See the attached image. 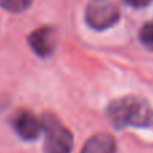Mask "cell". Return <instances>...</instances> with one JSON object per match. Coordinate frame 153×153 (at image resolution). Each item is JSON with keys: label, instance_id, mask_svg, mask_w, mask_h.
I'll list each match as a JSON object with an SVG mask.
<instances>
[{"label": "cell", "instance_id": "6da1fadb", "mask_svg": "<svg viewBox=\"0 0 153 153\" xmlns=\"http://www.w3.org/2000/svg\"><path fill=\"white\" fill-rule=\"evenodd\" d=\"M107 115L118 129L126 126L148 127L153 125V108L146 100L136 96H127L114 100L108 106Z\"/></svg>", "mask_w": 153, "mask_h": 153}, {"label": "cell", "instance_id": "7a4b0ae2", "mask_svg": "<svg viewBox=\"0 0 153 153\" xmlns=\"http://www.w3.org/2000/svg\"><path fill=\"white\" fill-rule=\"evenodd\" d=\"M42 131L45 133L43 153H71L73 148V137L54 115L42 118Z\"/></svg>", "mask_w": 153, "mask_h": 153}, {"label": "cell", "instance_id": "3957f363", "mask_svg": "<svg viewBox=\"0 0 153 153\" xmlns=\"http://www.w3.org/2000/svg\"><path fill=\"white\" fill-rule=\"evenodd\" d=\"M119 16L121 14L115 4L102 0H95L87 7L85 11L87 23L95 30H104L114 26L118 22Z\"/></svg>", "mask_w": 153, "mask_h": 153}, {"label": "cell", "instance_id": "277c9868", "mask_svg": "<svg viewBox=\"0 0 153 153\" xmlns=\"http://www.w3.org/2000/svg\"><path fill=\"white\" fill-rule=\"evenodd\" d=\"M14 129L20 138L33 141L42 133V119L29 111H22L14 119Z\"/></svg>", "mask_w": 153, "mask_h": 153}, {"label": "cell", "instance_id": "5b68a950", "mask_svg": "<svg viewBox=\"0 0 153 153\" xmlns=\"http://www.w3.org/2000/svg\"><path fill=\"white\" fill-rule=\"evenodd\" d=\"M30 46L41 57H48L54 52L56 39L54 33L50 27H41L30 35Z\"/></svg>", "mask_w": 153, "mask_h": 153}, {"label": "cell", "instance_id": "8992f818", "mask_svg": "<svg viewBox=\"0 0 153 153\" xmlns=\"http://www.w3.org/2000/svg\"><path fill=\"white\" fill-rule=\"evenodd\" d=\"M117 144L113 136L99 133L85 142L81 153H115Z\"/></svg>", "mask_w": 153, "mask_h": 153}, {"label": "cell", "instance_id": "52a82bcc", "mask_svg": "<svg viewBox=\"0 0 153 153\" xmlns=\"http://www.w3.org/2000/svg\"><path fill=\"white\" fill-rule=\"evenodd\" d=\"M33 0H0V7L10 12H23L30 7Z\"/></svg>", "mask_w": 153, "mask_h": 153}, {"label": "cell", "instance_id": "ba28073f", "mask_svg": "<svg viewBox=\"0 0 153 153\" xmlns=\"http://www.w3.org/2000/svg\"><path fill=\"white\" fill-rule=\"evenodd\" d=\"M140 39L142 45L148 49L153 50V22L146 23L140 31Z\"/></svg>", "mask_w": 153, "mask_h": 153}, {"label": "cell", "instance_id": "9c48e42d", "mask_svg": "<svg viewBox=\"0 0 153 153\" xmlns=\"http://www.w3.org/2000/svg\"><path fill=\"white\" fill-rule=\"evenodd\" d=\"M125 3L131 7H136V8H142V7L149 6L152 0H125Z\"/></svg>", "mask_w": 153, "mask_h": 153}]
</instances>
